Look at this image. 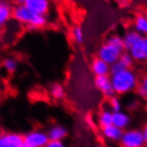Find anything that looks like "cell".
Instances as JSON below:
<instances>
[{
	"mask_svg": "<svg viewBox=\"0 0 147 147\" xmlns=\"http://www.w3.org/2000/svg\"><path fill=\"white\" fill-rule=\"evenodd\" d=\"M145 16H146V17H147V12H146V15H145Z\"/></svg>",
	"mask_w": 147,
	"mask_h": 147,
	"instance_id": "cell-30",
	"label": "cell"
},
{
	"mask_svg": "<svg viewBox=\"0 0 147 147\" xmlns=\"http://www.w3.org/2000/svg\"><path fill=\"white\" fill-rule=\"evenodd\" d=\"M107 43L111 44V46H113L114 47L118 48L119 51L123 52L124 51V46H123V39L121 37H119L118 35H113V36H111L108 40Z\"/></svg>",
	"mask_w": 147,
	"mask_h": 147,
	"instance_id": "cell-20",
	"label": "cell"
},
{
	"mask_svg": "<svg viewBox=\"0 0 147 147\" xmlns=\"http://www.w3.org/2000/svg\"><path fill=\"white\" fill-rule=\"evenodd\" d=\"M119 142L122 147H144L145 145L143 132L139 129L126 130Z\"/></svg>",
	"mask_w": 147,
	"mask_h": 147,
	"instance_id": "cell-3",
	"label": "cell"
},
{
	"mask_svg": "<svg viewBox=\"0 0 147 147\" xmlns=\"http://www.w3.org/2000/svg\"><path fill=\"white\" fill-rule=\"evenodd\" d=\"M47 134L49 141H63L67 136L68 131L62 125H54L49 127Z\"/></svg>",
	"mask_w": 147,
	"mask_h": 147,
	"instance_id": "cell-10",
	"label": "cell"
},
{
	"mask_svg": "<svg viewBox=\"0 0 147 147\" xmlns=\"http://www.w3.org/2000/svg\"><path fill=\"white\" fill-rule=\"evenodd\" d=\"M142 132H143V136H144V143H145V144H147V125L144 127V129L142 130Z\"/></svg>",
	"mask_w": 147,
	"mask_h": 147,
	"instance_id": "cell-27",
	"label": "cell"
},
{
	"mask_svg": "<svg viewBox=\"0 0 147 147\" xmlns=\"http://www.w3.org/2000/svg\"><path fill=\"white\" fill-rule=\"evenodd\" d=\"M12 17V9L7 4L0 3V27L4 26Z\"/></svg>",
	"mask_w": 147,
	"mask_h": 147,
	"instance_id": "cell-16",
	"label": "cell"
},
{
	"mask_svg": "<svg viewBox=\"0 0 147 147\" xmlns=\"http://www.w3.org/2000/svg\"><path fill=\"white\" fill-rule=\"evenodd\" d=\"M121 53H123V52L119 51L118 48L106 42L100 47L97 53V58L101 59L102 61L111 66V64L119 61Z\"/></svg>",
	"mask_w": 147,
	"mask_h": 147,
	"instance_id": "cell-4",
	"label": "cell"
},
{
	"mask_svg": "<svg viewBox=\"0 0 147 147\" xmlns=\"http://www.w3.org/2000/svg\"><path fill=\"white\" fill-rule=\"evenodd\" d=\"M134 30L139 33L141 36H147V17L139 14L134 21Z\"/></svg>",
	"mask_w": 147,
	"mask_h": 147,
	"instance_id": "cell-15",
	"label": "cell"
},
{
	"mask_svg": "<svg viewBox=\"0 0 147 147\" xmlns=\"http://www.w3.org/2000/svg\"><path fill=\"white\" fill-rule=\"evenodd\" d=\"M45 147H66L63 141H49Z\"/></svg>",
	"mask_w": 147,
	"mask_h": 147,
	"instance_id": "cell-25",
	"label": "cell"
},
{
	"mask_svg": "<svg viewBox=\"0 0 147 147\" xmlns=\"http://www.w3.org/2000/svg\"><path fill=\"white\" fill-rule=\"evenodd\" d=\"M3 67L5 69V71L13 73L17 70L18 67V62L13 57H7L3 61Z\"/></svg>",
	"mask_w": 147,
	"mask_h": 147,
	"instance_id": "cell-19",
	"label": "cell"
},
{
	"mask_svg": "<svg viewBox=\"0 0 147 147\" xmlns=\"http://www.w3.org/2000/svg\"><path fill=\"white\" fill-rule=\"evenodd\" d=\"M119 61L127 69L130 68L133 65V63H134V60H133L132 56L130 55V54H129V53H127V52H126V53H121Z\"/></svg>",
	"mask_w": 147,
	"mask_h": 147,
	"instance_id": "cell-21",
	"label": "cell"
},
{
	"mask_svg": "<svg viewBox=\"0 0 147 147\" xmlns=\"http://www.w3.org/2000/svg\"><path fill=\"white\" fill-rule=\"evenodd\" d=\"M94 85L97 89L107 98L114 96V90L112 88L111 78L109 76H99L94 79Z\"/></svg>",
	"mask_w": 147,
	"mask_h": 147,
	"instance_id": "cell-7",
	"label": "cell"
},
{
	"mask_svg": "<svg viewBox=\"0 0 147 147\" xmlns=\"http://www.w3.org/2000/svg\"><path fill=\"white\" fill-rule=\"evenodd\" d=\"M20 147H32V146H30V145H29V144H27L26 143H24V142H23V144H22Z\"/></svg>",
	"mask_w": 147,
	"mask_h": 147,
	"instance_id": "cell-28",
	"label": "cell"
},
{
	"mask_svg": "<svg viewBox=\"0 0 147 147\" xmlns=\"http://www.w3.org/2000/svg\"><path fill=\"white\" fill-rule=\"evenodd\" d=\"M130 124V117L123 111L112 112V125L120 128L121 130L126 129Z\"/></svg>",
	"mask_w": 147,
	"mask_h": 147,
	"instance_id": "cell-13",
	"label": "cell"
},
{
	"mask_svg": "<svg viewBox=\"0 0 147 147\" xmlns=\"http://www.w3.org/2000/svg\"><path fill=\"white\" fill-rule=\"evenodd\" d=\"M14 1H15L16 3H18L19 5H22V4H23L24 0H14Z\"/></svg>",
	"mask_w": 147,
	"mask_h": 147,
	"instance_id": "cell-29",
	"label": "cell"
},
{
	"mask_svg": "<svg viewBox=\"0 0 147 147\" xmlns=\"http://www.w3.org/2000/svg\"><path fill=\"white\" fill-rule=\"evenodd\" d=\"M123 130L120 128L115 127L114 125H109L107 127H105L102 128V134L106 139H109L111 141L117 142L119 141L123 135Z\"/></svg>",
	"mask_w": 147,
	"mask_h": 147,
	"instance_id": "cell-12",
	"label": "cell"
},
{
	"mask_svg": "<svg viewBox=\"0 0 147 147\" xmlns=\"http://www.w3.org/2000/svg\"><path fill=\"white\" fill-rule=\"evenodd\" d=\"M72 38L74 39L75 42L79 43V44H80V43L83 42L84 40V33H83V30L80 27H75L73 30H72Z\"/></svg>",
	"mask_w": 147,
	"mask_h": 147,
	"instance_id": "cell-22",
	"label": "cell"
},
{
	"mask_svg": "<svg viewBox=\"0 0 147 147\" xmlns=\"http://www.w3.org/2000/svg\"><path fill=\"white\" fill-rule=\"evenodd\" d=\"M110 107L112 112H118L121 111V103H120L119 98L115 96H112L111 98H110Z\"/></svg>",
	"mask_w": 147,
	"mask_h": 147,
	"instance_id": "cell-23",
	"label": "cell"
},
{
	"mask_svg": "<svg viewBox=\"0 0 147 147\" xmlns=\"http://www.w3.org/2000/svg\"><path fill=\"white\" fill-rule=\"evenodd\" d=\"M23 136L20 134H0V147H20L23 144Z\"/></svg>",
	"mask_w": 147,
	"mask_h": 147,
	"instance_id": "cell-8",
	"label": "cell"
},
{
	"mask_svg": "<svg viewBox=\"0 0 147 147\" xmlns=\"http://www.w3.org/2000/svg\"><path fill=\"white\" fill-rule=\"evenodd\" d=\"M111 81L114 93L119 94H124L135 90L138 84L136 74L130 69H126L119 73L111 75Z\"/></svg>",
	"mask_w": 147,
	"mask_h": 147,
	"instance_id": "cell-1",
	"label": "cell"
},
{
	"mask_svg": "<svg viewBox=\"0 0 147 147\" xmlns=\"http://www.w3.org/2000/svg\"><path fill=\"white\" fill-rule=\"evenodd\" d=\"M126 67L120 63L119 61H118V62H116V63H114L113 64H111V66H110V73L111 74V75H113V74H116V73H119V72H120V71H124V70H126Z\"/></svg>",
	"mask_w": 147,
	"mask_h": 147,
	"instance_id": "cell-24",
	"label": "cell"
},
{
	"mask_svg": "<svg viewBox=\"0 0 147 147\" xmlns=\"http://www.w3.org/2000/svg\"><path fill=\"white\" fill-rule=\"evenodd\" d=\"M23 5L34 13L46 15L49 11L50 1L49 0H24Z\"/></svg>",
	"mask_w": 147,
	"mask_h": 147,
	"instance_id": "cell-9",
	"label": "cell"
},
{
	"mask_svg": "<svg viewBox=\"0 0 147 147\" xmlns=\"http://www.w3.org/2000/svg\"><path fill=\"white\" fill-rule=\"evenodd\" d=\"M0 3H1V1H0Z\"/></svg>",
	"mask_w": 147,
	"mask_h": 147,
	"instance_id": "cell-31",
	"label": "cell"
},
{
	"mask_svg": "<svg viewBox=\"0 0 147 147\" xmlns=\"http://www.w3.org/2000/svg\"><path fill=\"white\" fill-rule=\"evenodd\" d=\"M91 70L96 77L108 76L110 74V65L102 61L101 59L96 58L91 63Z\"/></svg>",
	"mask_w": 147,
	"mask_h": 147,
	"instance_id": "cell-11",
	"label": "cell"
},
{
	"mask_svg": "<svg viewBox=\"0 0 147 147\" xmlns=\"http://www.w3.org/2000/svg\"><path fill=\"white\" fill-rule=\"evenodd\" d=\"M23 140L32 147H45L49 142L47 132L39 129H34L27 133L23 136Z\"/></svg>",
	"mask_w": 147,
	"mask_h": 147,
	"instance_id": "cell-5",
	"label": "cell"
},
{
	"mask_svg": "<svg viewBox=\"0 0 147 147\" xmlns=\"http://www.w3.org/2000/svg\"><path fill=\"white\" fill-rule=\"evenodd\" d=\"M138 88L143 90L147 94V75H145L142 78L141 82H140V86Z\"/></svg>",
	"mask_w": 147,
	"mask_h": 147,
	"instance_id": "cell-26",
	"label": "cell"
},
{
	"mask_svg": "<svg viewBox=\"0 0 147 147\" xmlns=\"http://www.w3.org/2000/svg\"><path fill=\"white\" fill-rule=\"evenodd\" d=\"M12 16L17 22L33 28L43 27L47 22L46 15L38 14L32 12L23 4L18 5L13 8L12 10Z\"/></svg>",
	"mask_w": 147,
	"mask_h": 147,
	"instance_id": "cell-2",
	"label": "cell"
},
{
	"mask_svg": "<svg viewBox=\"0 0 147 147\" xmlns=\"http://www.w3.org/2000/svg\"><path fill=\"white\" fill-rule=\"evenodd\" d=\"M98 123L102 127L112 124V111L110 110H102L98 115Z\"/></svg>",
	"mask_w": 147,
	"mask_h": 147,
	"instance_id": "cell-17",
	"label": "cell"
},
{
	"mask_svg": "<svg viewBox=\"0 0 147 147\" xmlns=\"http://www.w3.org/2000/svg\"><path fill=\"white\" fill-rule=\"evenodd\" d=\"M142 36L139 33H137L136 30H128L126 32L125 36L122 38L123 39V46H124V50L129 51L132 47L136 44V43L140 39Z\"/></svg>",
	"mask_w": 147,
	"mask_h": 147,
	"instance_id": "cell-14",
	"label": "cell"
},
{
	"mask_svg": "<svg viewBox=\"0 0 147 147\" xmlns=\"http://www.w3.org/2000/svg\"><path fill=\"white\" fill-rule=\"evenodd\" d=\"M129 54L134 61L147 62V36H142L129 50Z\"/></svg>",
	"mask_w": 147,
	"mask_h": 147,
	"instance_id": "cell-6",
	"label": "cell"
},
{
	"mask_svg": "<svg viewBox=\"0 0 147 147\" xmlns=\"http://www.w3.org/2000/svg\"><path fill=\"white\" fill-rule=\"evenodd\" d=\"M50 94H51V96H53L55 99L60 100V99L63 98L64 94H65V92H64V89H63L62 85H60L58 83H55V84L51 86Z\"/></svg>",
	"mask_w": 147,
	"mask_h": 147,
	"instance_id": "cell-18",
	"label": "cell"
}]
</instances>
